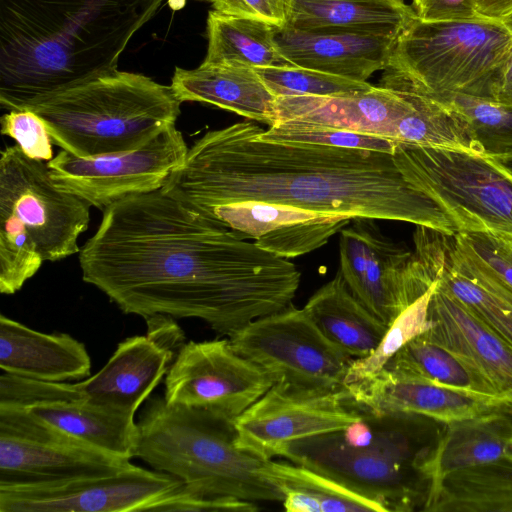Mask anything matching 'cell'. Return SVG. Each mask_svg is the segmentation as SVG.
<instances>
[{
	"mask_svg": "<svg viewBox=\"0 0 512 512\" xmlns=\"http://www.w3.org/2000/svg\"><path fill=\"white\" fill-rule=\"evenodd\" d=\"M364 410L347 389L301 390L275 382L233 420L236 444L272 459L292 441L346 428L360 420Z\"/></svg>",
	"mask_w": 512,
	"mask_h": 512,
	"instance_id": "cell-13",
	"label": "cell"
},
{
	"mask_svg": "<svg viewBox=\"0 0 512 512\" xmlns=\"http://www.w3.org/2000/svg\"><path fill=\"white\" fill-rule=\"evenodd\" d=\"M171 87L181 102H201L272 126L276 97L254 68L240 66L176 67Z\"/></svg>",
	"mask_w": 512,
	"mask_h": 512,
	"instance_id": "cell-24",
	"label": "cell"
},
{
	"mask_svg": "<svg viewBox=\"0 0 512 512\" xmlns=\"http://www.w3.org/2000/svg\"><path fill=\"white\" fill-rule=\"evenodd\" d=\"M414 242V252L429 266L438 286L512 346V305L452 266L443 251L439 231L417 226Z\"/></svg>",
	"mask_w": 512,
	"mask_h": 512,
	"instance_id": "cell-29",
	"label": "cell"
},
{
	"mask_svg": "<svg viewBox=\"0 0 512 512\" xmlns=\"http://www.w3.org/2000/svg\"><path fill=\"white\" fill-rule=\"evenodd\" d=\"M84 400L78 382H50L6 372L0 376V406L26 409L38 404Z\"/></svg>",
	"mask_w": 512,
	"mask_h": 512,
	"instance_id": "cell-40",
	"label": "cell"
},
{
	"mask_svg": "<svg viewBox=\"0 0 512 512\" xmlns=\"http://www.w3.org/2000/svg\"><path fill=\"white\" fill-rule=\"evenodd\" d=\"M264 474L282 492L295 489L308 495L320 512H386L379 503L301 465L269 459Z\"/></svg>",
	"mask_w": 512,
	"mask_h": 512,
	"instance_id": "cell-34",
	"label": "cell"
},
{
	"mask_svg": "<svg viewBox=\"0 0 512 512\" xmlns=\"http://www.w3.org/2000/svg\"><path fill=\"white\" fill-rule=\"evenodd\" d=\"M340 269L351 293L384 324L431 287L409 262L411 253L385 236L374 219L340 231Z\"/></svg>",
	"mask_w": 512,
	"mask_h": 512,
	"instance_id": "cell-16",
	"label": "cell"
},
{
	"mask_svg": "<svg viewBox=\"0 0 512 512\" xmlns=\"http://www.w3.org/2000/svg\"><path fill=\"white\" fill-rule=\"evenodd\" d=\"M511 44L512 19L428 22L415 16L398 35L379 85L492 99Z\"/></svg>",
	"mask_w": 512,
	"mask_h": 512,
	"instance_id": "cell-7",
	"label": "cell"
},
{
	"mask_svg": "<svg viewBox=\"0 0 512 512\" xmlns=\"http://www.w3.org/2000/svg\"><path fill=\"white\" fill-rule=\"evenodd\" d=\"M398 36L276 27L279 52L294 66L367 81L385 70Z\"/></svg>",
	"mask_w": 512,
	"mask_h": 512,
	"instance_id": "cell-20",
	"label": "cell"
},
{
	"mask_svg": "<svg viewBox=\"0 0 512 512\" xmlns=\"http://www.w3.org/2000/svg\"><path fill=\"white\" fill-rule=\"evenodd\" d=\"M233 348L275 382L301 390L347 389L354 358L332 343L293 304L260 317L229 338Z\"/></svg>",
	"mask_w": 512,
	"mask_h": 512,
	"instance_id": "cell-9",
	"label": "cell"
},
{
	"mask_svg": "<svg viewBox=\"0 0 512 512\" xmlns=\"http://www.w3.org/2000/svg\"><path fill=\"white\" fill-rule=\"evenodd\" d=\"M507 456H508V457H510V458H512V452H511L509 455H507Z\"/></svg>",
	"mask_w": 512,
	"mask_h": 512,
	"instance_id": "cell-50",
	"label": "cell"
},
{
	"mask_svg": "<svg viewBox=\"0 0 512 512\" xmlns=\"http://www.w3.org/2000/svg\"><path fill=\"white\" fill-rule=\"evenodd\" d=\"M347 390L374 412L415 413L446 423L491 412L497 398L409 379L386 368Z\"/></svg>",
	"mask_w": 512,
	"mask_h": 512,
	"instance_id": "cell-22",
	"label": "cell"
},
{
	"mask_svg": "<svg viewBox=\"0 0 512 512\" xmlns=\"http://www.w3.org/2000/svg\"><path fill=\"white\" fill-rule=\"evenodd\" d=\"M425 95L458 113L485 155L512 153V104L461 93Z\"/></svg>",
	"mask_w": 512,
	"mask_h": 512,
	"instance_id": "cell-35",
	"label": "cell"
},
{
	"mask_svg": "<svg viewBox=\"0 0 512 512\" xmlns=\"http://www.w3.org/2000/svg\"><path fill=\"white\" fill-rule=\"evenodd\" d=\"M84 282L125 314L197 318L229 338L290 304L294 263L161 190L103 210L79 251Z\"/></svg>",
	"mask_w": 512,
	"mask_h": 512,
	"instance_id": "cell-1",
	"label": "cell"
},
{
	"mask_svg": "<svg viewBox=\"0 0 512 512\" xmlns=\"http://www.w3.org/2000/svg\"><path fill=\"white\" fill-rule=\"evenodd\" d=\"M188 149L174 125L131 151L82 158L62 149L46 163L59 189L104 210L130 195L162 189Z\"/></svg>",
	"mask_w": 512,
	"mask_h": 512,
	"instance_id": "cell-11",
	"label": "cell"
},
{
	"mask_svg": "<svg viewBox=\"0 0 512 512\" xmlns=\"http://www.w3.org/2000/svg\"><path fill=\"white\" fill-rule=\"evenodd\" d=\"M426 512H512V458L443 476Z\"/></svg>",
	"mask_w": 512,
	"mask_h": 512,
	"instance_id": "cell-30",
	"label": "cell"
},
{
	"mask_svg": "<svg viewBox=\"0 0 512 512\" xmlns=\"http://www.w3.org/2000/svg\"><path fill=\"white\" fill-rule=\"evenodd\" d=\"M490 157L512 174V153Z\"/></svg>",
	"mask_w": 512,
	"mask_h": 512,
	"instance_id": "cell-48",
	"label": "cell"
},
{
	"mask_svg": "<svg viewBox=\"0 0 512 512\" xmlns=\"http://www.w3.org/2000/svg\"><path fill=\"white\" fill-rule=\"evenodd\" d=\"M25 410L82 445L128 460L134 457L138 426L133 415L86 400L38 404Z\"/></svg>",
	"mask_w": 512,
	"mask_h": 512,
	"instance_id": "cell-27",
	"label": "cell"
},
{
	"mask_svg": "<svg viewBox=\"0 0 512 512\" xmlns=\"http://www.w3.org/2000/svg\"><path fill=\"white\" fill-rule=\"evenodd\" d=\"M412 105L411 92L378 85L336 96L277 97L276 116L277 121L351 130L396 142L397 124Z\"/></svg>",
	"mask_w": 512,
	"mask_h": 512,
	"instance_id": "cell-19",
	"label": "cell"
},
{
	"mask_svg": "<svg viewBox=\"0 0 512 512\" xmlns=\"http://www.w3.org/2000/svg\"><path fill=\"white\" fill-rule=\"evenodd\" d=\"M130 464L74 441L23 408L0 406V486L108 475Z\"/></svg>",
	"mask_w": 512,
	"mask_h": 512,
	"instance_id": "cell-12",
	"label": "cell"
},
{
	"mask_svg": "<svg viewBox=\"0 0 512 512\" xmlns=\"http://www.w3.org/2000/svg\"><path fill=\"white\" fill-rule=\"evenodd\" d=\"M492 99L512 104V44L502 67L496 75L492 89Z\"/></svg>",
	"mask_w": 512,
	"mask_h": 512,
	"instance_id": "cell-45",
	"label": "cell"
},
{
	"mask_svg": "<svg viewBox=\"0 0 512 512\" xmlns=\"http://www.w3.org/2000/svg\"><path fill=\"white\" fill-rule=\"evenodd\" d=\"M364 409L362 418L346 428L292 441L279 456L336 480L386 512L426 511L439 482L448 423Z\"/></svg>",
	"mask_w": 512,
	"mask_h": 512,
	"instance_id": "cell-4",
	"label": "cell"
},
{
	"mask_svg": "<svg viewBox=\"0 0 512 512\" xmlns=\"http://www.w3.org/2000/svg\"><path fill=\"white\" fill-rule=\"evenodd\" d=\"M134 457L175 476L189 493L248 502H282L264 474L267 461L236 444L233 419L147 398L139 415Z\"/></svg>",
	"mask_w": 512,
	"mask_h": 512,
	"instance_id": "cell-5",
	"label": "cell"
},
{
	"mask_svg": "<svg viewBox=\"0 0 512 512\" xmlns=\"http://www.w3.org/2000/svg\"><path fill=\"white\" fill-rule=\"evenodd\" d=\"M204 216L286 259L322 247L352 222L343 215L252 200L216 206Z\"/></svg>",
	"mask_w": 512,
	"mask_h": 512,
	"instance_id": "cell-17",
	"label": "cell"
},
{
	"mask_svg": "<svg viewBox=\"0 0 512 512\" xmlns=\"http://www.w3.org/2000/svg\"><path fill=\"white\" fill-rule=\"evenodd\" d=\"M405 179L446 213L457 232L512 238V174L485 154L398 143Z\"/></svg>",
	"mask_w": 512,
	"mask_h": 512,
	"instance_id": "cell-8",
	"label": "cell"
},
{
	"mask_svg": "<svg viewBox=\"0 0 512 512\" xmlns=\"http://www.w3.org/2000/svg\"><path fill=\"white\" fill-rule=\"evenodd\" d=\"M163 0H0V104L117 70L132 36Z\"/></svg>",
	"mask_w": 512,
	"mask_h": 512,
	"instance_id": "cell-3",
	"label": "cell"
},
{
	"mask_svg": "<svg viewBox=\"0 0 512 512\" xmlns=\"http://www.w3.org/2000/svg\"><path fill=\"white\" fill-rule=\"evenodd\" d=\"M268 90L277 97L336 96L371 88L367 81L299 66L254 68Z\"/></svg>",
	"mask_w": 512,
	"mask_h": 512,
	"instance_id": "cell-38",
	"label": "cell"
},
{
	"mask_svg": "<svg viewBox=\"0 0 512 512\" xmlns=\"http://www.w3.org/2000/svg\"><path fill=\"white\" fill-rule=\"evenodd\" d=\"M511 452L512 422L496 410L448 423L438 458L439 481L449 473L493 463Z\"/></svg>",
	"mask_w": 512,
	"mask_h": 512,
	"instance_id": "cell-31",
	"label": "cell"
},
{
	"mask_svg": "<svg viewBox=\"0 0 512 512\" xmlns=\"http://www.w3.org/2000/svg\"><path fill=\"white\" fill-rule=\"evenodd\" d=\"M261 129L242 121L206 132L160 190L202 215L252 200L457 232L438 204L405 179L393 154L271 142L261 139Z\"/></svg>",
	"mask_w": 512,
	"mask_h": 512,
	"instance_id": "cell-2",
	"label": "cell"
},
{
	"mask_svg": "<svg viewBox=\"0 0 512 512\" xmlns=\"http://www.w3.org/2000/svg\"><path fill=\"white\" fill-rule=\"evenodd\" d=\"M1 133L14 139L28 157L41 161L53 158L52 139L43 120L29 109L10 110L1 119Z\"/></svg>",
	"mask_w": 512,
	"mask_h": 512,
	"instance_id": "cell-41",
	"label": "cell"
},
{
	"mask_svg": "<svg viewBox=\"0 0 512 512\" xmlns=\"http://www.w3.org/2000/svg\"><path fill=\"white\" fill-rule=\"evenodd\" d=\"M169 405L210 410L235 419L274 384L258 365L240 355L230 339L189 341L165 375Z\"/></svg>",
	"mask_w": 512,
	"mask_h": 512,
	"instance_id": "cell-14",
	"label": "cell"
},
{
	"mask_svg": "<svg viewBox=\"0 0 512 512\" xmlns=\"http://www.w3.org/2000/svg\"><path fill=\"white\" fill-rule=\"evenodd\" d=\"M452 266L512 305V238L479 232L440 233Z\"/></svg>",
	"mask_w": 512,
	"mask_h": 512,
	"instance_id": "cell-32",
	"label": "cell"
},
{
	"mask_svg": "<svg viewBox=\"0 0 512 512\" xmlns=\"http://www.w3.org/2000/svg\"><path fill=\"white\" fill-rule=\"evenodd\" d=\"M404 0H291L287 26L398 36L415 17Z\"/></svg>",
	"mask_w": 512,
	"mask_h": 512,
	"instance_id": "cell-25",
	"label": "cell"
},
{
	"mask_svg": "<svg viewBox=\"0 0 512 512\" xmlns=\"http://www.w3.org/2000/svg\"><path fill=\"white\" fill-rule=\"evenodd\" d=\"M182 484L173 475L131 463L108 475L43 485L0 486V512L158 511Z\"/></svg>",
	"mask_w": 512,
	"mask_h": 512,
	"instance_id": "cell-15",
	"label": "cell"
},
{
	"mask_svg": "<svg viewBox=\"0 0 512 512\" xmlns=\"http://www.w3.org/2000/svg\"><path fill=\"white\" fill-rule=\"evenodd\" d=\"M423 332L491 385L499 396L512 391V346L461 302L436 285Z\"/></svg>",
	"mask_w": 512,
	"mask_h": 512,
	"instance_id": "cell-18",
	"label": "cell"
},
{
	"mask_svg": "<svg viewBox=\"0 0 512 512\" xmlns=\"http://www.w3.org/2000/svg\"><path fill=\"white\" fill-rule=\"evenodd\" d=\"M44 262L25 226L0 209V292L11 295L32 278Z\"/></svg>",
	"mask_w": 512,
	"mask_h": 512,
	"instance_id": "cell-37",
	"label": "cell"
},
{
	"mask_svg": "<svg viewBox=\"0 0 512 512\" xmlns=\"http://www.w3.org/2000/svg\"><path fill=\"white\" fill-rule=\"evenodd\" d=\"M303 309L332 343L354 359L370 355L389 327L351 293L339 271Z\"/></svg>",
	"mask_w": 512,
	"mask_h": 512,
	"instance_id": "cell-26",
	"label": "cell"
},
{
	"mask_svg": "<svg viewBox=\"0 0 512 512\" xmlns=\"http://www.w3.org/2000/svg\"><path fill=\"white\" fill-rule=\"evenodd\" d=\"M259 509L255 502L207 498L196 496L182 486L172 497L160 506L158 511H241L255 512Z\"/></svg>",
	"mask_w": 512,
	"mask_h": 512,
	"instance_id": "cell-43",
	"label": "cell"
},
{
	"mask_svg": "<svg viewBox=\"0 0 512 512\" xmlns=\"http://www.w3.org/2000/svg\"><path fill=\"white\" fill-rule=\"evenodd\" d=\"M495 410L504 414L512 422V391L497 397Z\"/></svg>",
	"mask_w": 512,
	"mask_h": 512,
	"instance_id": "cell-47",
	"label": "cell"
},
{
	"mask_svg": "<svg viewBox=\"0 0 512 512\" xmlns=\"http://www.w3.org/2000/svg\"><path fill=\"white\" fill-rule=\"evenodd\" d=\"M412 8L422 21H454L482 19L474 0H413Z\"/></svg>",
	"mask_w": 512,
	"mask_h": 512,
	"instance_id": "cell-44",
	"label": "cell"
},
{
	"mask_svg": "<svg viewBox=\"0 0 512 512\" xmlns=\"http://www.w3.org/2000/svg\"><path fill=\"white\" fill-rule=\"evenodd\" d=\"M90 207L56 186L45 161L28 157L17 144L2 150L0 209L25 226L44 261L79 253L78 238L88 228Z\"/></svg>",
	"mask_w": 512,
	"mask_h": 512,
	"instance_id": "cell-10",
	"label": "cell"
},
{
	"mask_svg": "<svg viewBox=\"0 0 512 512\" xmlns=\"http://www.w3.org/2000/svg\"><path fill=\"white\" fill-rule=\"evenodd\" d=\"M176 353L148 333L128 337L95 375L78 384L86 401L135 416L166 375Z\"/></svg>",
	"mask_w": 512,
	"mask_h": 512,
	"instance_id": "cell-21",
	"label": "cell"
},
{
	"mask_svg": "<svg viewBox=\"0 0 512 512\" xmlns=\"http://www.w3.org/2000/svg\"><path fill=\"white\" fill-rule=\"evenodd\" d=\"M181 103L171 85L117 69L36 97L20 109L43 120L53 144L93 158L147 144L176 125Z\"/></svg>",
	"mask_w": 512,
	"mask_h": 512,
	"instance_id": "cell-6",
	"label": "cell"
},
{
	"mask_svg": "<svg viewBox=\"0 0 512 512\" xmlns=\"http://www.w3.org/2000/svg\"><path fill=\"white\" fill-rule=\"evenodd\" d=\"M214 10L232 16L265 21L276 27L287 24L291 0H213Z\"/></svg>",
	"mask_w": 512,
	"mask_h": 512,
	"instance_id": "cell-42",
	"label": "cell"
},
{
	"mask_svg": "<svg viewBox=\"0 0 512 512\" xmlns=\"http://www.w3.org/2000/svg\"><path fill=\"white\" fill-rule=\"evenodd\" d=\"M197 1H207V2H213V0H197Z\"/></svg>",
	"mask_w": 512,
	"mask_h": 512,
	"instance_id": "cell-49",
	"label": "cell"
},
{
	"mask_svg": "<svg viewBox=\"0 0 512 512\" xmlns=\"http://www.w3.org/2000/svg\"><path fill=\"white\" fill-rule=\"evenodd\" d=\"M276 26L265 21L211 10L207 17V53L202 66L248 68L292 65L278 50Z\"/></svg>",
	"mask_w": 512,
	"mask_h": 512,
	"instance_id": "cell-28",
	"label": "cell"
},
{
	"mask_svg": "<svg viewBox=\"0 0 512 512\" xmlns=\"http://www.w3.org/2000/svg\"><path fill=\"white\" fill-rule=\"evenodd\" d=\"M260 137L271 142L367 149L390 154H394L398 145L397 142L378 135L292 120L277 121L267 130L262 128Z\"/></svg>",
	"mask_w": 512,
	"mask_h": 512,
	"instance_id": "cell-39",
	"label": "cell"
},
{
	"mask_svg": "<svg viewBox=\"0 0 512 512\" xmlns=\"http://www.w3.org/2000/svg\"><path fill=\"white\" fill-rule=\"evenodd\" d=\"M0 368L23 377L67 382L88 378L91 358L85 345L69 334L39 332L1 314Z\"/></svg>",
	"mask_w": 512,
	"mask_h": 512,
	"instance_id": "cell-23",
	"label": "cell"
},
{
	"mask_svg": "<svg viewBox=\"0 0 512 512\" xmlns=\"http://www.w3.org/2000/svg\"><path fill=\"white\" fill-rule=\"evenodd\" d=\"M474 5L482 19L496 22L512 19V0H474Z\"/></svg>",
	"mask_w": 512,
	"mask_h": 512,
	"instance_id": "cell-46",
	"label": "cell"
},
{
	"mask_svg": "<svg viewBox=\"0 0 512 512\" xmlns=\"http://www.w3.org/2000/svg\"><path fill=\"white\" fill-rule=\"evenodd\" d=\"M435 285L436 281L395 318L370 355L354 360L346 377V388L374 376L406 343L428 329L427 310Z\"/></svg>",
	"mask_w": 512,
	"mask_h": 512,
	"instance_id": "cell-36",
	"label": "cell"
},
{
	"mask_svg": "<svg viewBox=\"0 0 512 512\" xmlns=\"http://www.w3.org/2000/svg\"><path fill=\"white\" fill-rule=\"evenodd\" d=\"M406 378L498 397L483 378L424 333L406 343L384 366Z\"/></svg>",
	"mask_w": 512,
	"mask_h": 512,
	"instance_id": "cell-33",
	"label": "cell"
}]
</instances>
